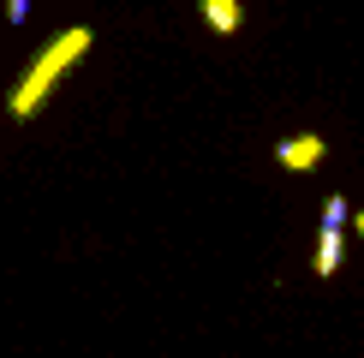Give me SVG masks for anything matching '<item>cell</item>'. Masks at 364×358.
Returning a JSON list of instances; mask_svg holds the SVG:
<instances>
[{
	"instance_id": "4",
	"label": "cell",
	"mask_w": 364,
	"mask_h": 358,
	"mask_svg": "<svg viewBox=\"0 0 364 358\" xmlns=\"http://www.w3.org/2000/svg\"><path fill=\"white\" fill-rule=\"evenodd\" d=\"M203 24L215 30V36H239V24H245V6H239V0H203Z\"/></svg>"
},
{
	"instance_id": "1",
	"label": "cell",
	"mask_w": 364,
	"mask_h": 358,
	"mask_svg": "<svg viewBox=\"0 0 364 358\" xmlns=\"http://www.w3.org/2000/svg\"><path fill=\"white\" fill-rule=\"evenodd\" d=\"M90 42H96V30H90V24H72V30H60L48 48L18 72V84H12V96H6V114L18 119V126H30V119L48 108V96L72 78V66L90 54Z\"/></svg>"
},
{
	"instance_id": "2",
	"label": "cell",
	"mask_w": 364,
	"mask_h": 358,
	"mask_svg": "<svg viewBox=\"0 0 364 358\" xmlns=\"http://www.w3.org/2000/svg\"><path fill=\"white\" fill-rule=\"evenodd\" d=\"M323 156H328V143L316 138V131H299V138L275 143V161H281L287 173H311V168H323Z\"/></svg>"
},
{
	"instance_id": "5",
	"label": "cell",
	"mask_w": 364,
	"mask_h": 358,
	"mask_svg": "<svg viewBox=\"0 0 364 358\" xmlns=\"http://www.w3.org/2000/svg\"><path fill=\"white\" fill-rule=\"evenodd\" d=\"M346 215H353V203H346L341 191H335V197H323V227H346Z\"/></svg>"
},
{
	"instance_id": "6",
	"label": "cell",
	"mask_w": 364,
	"mask_h": 358,
	"mask_svg": "<svg viewBox=\"0 0 364 358\" xmlns=\"http://www.w3.org/2000/svg\"><path fill=\"white\" fill-rule=\"evenodd\" d=\"M6 18L12 24H30V0H6Z\"/></svg>"
},
{
	"instance_id": "7",
	"label": "cell",
	"mask_w": 364,
	"mask_h": 358,
	"mask_svg": "<svg viewBox=\"0 0 364 358\" xmlns=\"http://www.w3.org/2000/svg\"><path fill=\"white\" fill-rule=\"evenodd\" d=\"M346 227H358V239H364V209H358V215H346Z\"/></svg>"
},
{
	"instance_id": "3",
	"label": "cell",
	"mask_w": 364,
	"mask_h": 358,
	"mask_svg": "<svg viewBox=\"0 0 364 358\" xmlns=\"http://www.w3.org/2000/svg\"><path fill=\"white\" fill-rule=\"evenodd\" d=\"M341 251H346V227H323V233H316V257H311L316 281H328L341 268Z\"/></svg>"
}]
</instances>
